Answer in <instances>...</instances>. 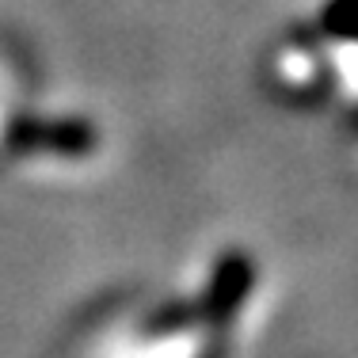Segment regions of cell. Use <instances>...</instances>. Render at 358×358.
Returning <instances> with one entry per match:
<instances>
[{"label": "cell", "mask_w": 358, "mask_h": 358, "mask_svg": "<svg viewBox=\"0 0 358 358\" xmlns=\"http://www.w3.org/2000/svg\"><path fill=\"white\" fill-rule=\"evenodd\" d=\"M255 294L259 263L241 248H225L183 286L107 305L80 336V358H225Z\"/></svg>", "instance_id": "6da1fadb"}, {"label": "cell", "mask_w": 358, "mask_h": 358, "mask_svg": "<svg viewBox=\"0 0 358 358\" xmlns=\"http://www.w3.org/2000/svg\"><path fill=\"white\" fill-rule=\"evenodd\" d=\"M355 0H324L267 50V80L297 107H355Z\"/></svg>", "instance_id": "7a4b0ae2"}, {"label": "cell", "mask_w": 358, "mask_h": 358, "mask_svg": "<svg viewBox=\"0 0 358 358\" xmlns=\"http://www.w3.org/2000/svg\"><path fill=\"white\" fill-rule=\"evenodd\" d=\"M99 130L92 118L46 107L27 88V76L0 57V168L54 172L96 160Z\"/></svg>", "instance_id": "3957f363"}]
</instances>
